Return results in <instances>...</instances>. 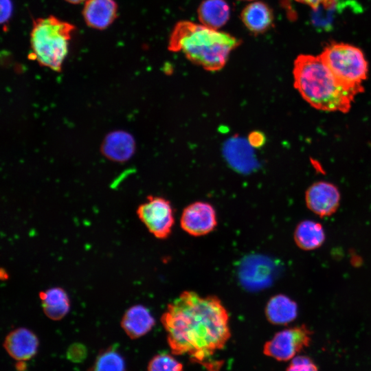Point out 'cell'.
I'll use <instances>...</instances> for the list:
<instances>
[{"instance_id":"7402d4cb","label":"cell","mask_w":371,"mask_h":371,"mask_svg":"<svg viewBox=\"0 0 371 371\" xmlns=\"http://www.w3.org/2000/svg\"><path fill=\"white\" fill-rule=\"evenodd\" d=\"M86 356V348L79 344H73L67 352V358L74 362H80L85 359Z\"/></svg>"},{"instance_id":"603a6c76","label":"cell","mask_w":371,"mask_h":371,"mask_svg":"<svg viewBox=\"0 0 371 371\" xmlns=\"http://www.w3.org/2000/svg\"><path fill=\"white\" fill-rule=\"evenodd\" d=\"M300 3L309 5L313 9H317L320 6L329 8L335 2V0H295Z\"/></svg>"},{"instance_id":"4316f807","label":"cell","mask_w":371,"mask_h":371,"mask_svg":"<svg viewBox=\"0 0 371 371\" xmlns=\"http://www.w3.org/2000/svg\"><path fill=\"white\" fill-rule=\"evenodd\" d=\"M245 1H251V0H245Z\"/></svg>"},{"instance_id":"5bb4252c","label":"cell","mask_w":371,"mask_h":371,"mask_svg":"<svg viewBox=\"0 0 371 371\" xmlns=\"http://www.w3.org/2000/svg\"><path fill=\"white\" fill-rule=\"evenodd\" d=\"M265 313L271 324L287 325L297 317L298 306L297 303L287 295L278 294L269 299Z\"/></svg>"},{"instance_id":"d4e9b609","label":"cell","mask_w":371,"mask_h":371,"mask_svg":"<svg viewBox=\"0 0 371 371\" xmlns=\"http://www.w3.org/2000/svg\"><path fill=\"white\" fill-rule=\"evenodd\" d=\"M248 142L254 147H260L265 142L264 135L260 132H253L249 134Z\"/></svg>"},{"instance_id":"d6986e66","label":"cell","mask_w":371,"mask_h":371,"mask_svg":"<svg viewBox=\"0 0 371 371\" xmlns=\"http://www.w3.org/2000/svg\"><path fill=\"white\" fill-rule=\"evenodd\" d=\"M91 371H125V361L117 351L109 348L98 356Z\"/></svg>"},{"instance_id":"ba28073f","label":"cell","mask_w":371,"mask_h":371,"mask_svg":"<svg viewBox=\"0 0 371 371\" xmlns=\"http://www.w3.org/2000/svg\"><path fill=\"white\" fill-rule=\"evenodd\" d=\"M180 225L191 236H200L207 234L217 225L216 211L208 203L194 202L183 210Z\"/></svg>"},{"instance_id":"277c9868","label":"cell","mask_w":371,"mask_h":371,"mask_svg":"<svg viewBox=\"0 0 371 371\" xmlns=\"http://www.w3.org/2000/svg\"><path fill=\"white\" fill-rule=\"evenodd\" d=\"M74 30V25L54 16L34 19L30 32V56L40 65L60 71Z\"/></svg>"},{"instance_id":"3957f363","label":"cell","mask_w":371,"mask_h":371,"mask_svg":"<svg viewBox=\"0 0 371 371\" xmlns=\"http://www.w3.org/2000/svg\"><path fill=\"white\" fill-rule=\"evenodd\" d=\"M241 41L234 36L189 21L176 23L168 41V49L182 52L192 63L216 71L226 64L232 50Z\"/></svg>"},{"instance_id":"52a82bcc","label":"cell","mask_w":371,"mask_h":371,"mask_svg":"<svg viewBox=\"0 0 371 371\" xmlns=\"http://www.w3.org/2000/svg\"><path fill=\"white\" fill-rule=\"evenodd\" d=\"M137 215L155 238L165 239L170 234L175 219L172 205L167 199L148 196L137 207Z\"/></svg>"},{"instance_id":"7c38bea8","label":"cell","mask_w":371,"mask_h":371,"mask_svg":"<svg viewBox=\"0 0 371 371\" xmlns=\"http://www.w3.org/2000/svg\"><path fill=\"white\" fill-rule=\"evenodd\" d=\"M86 24L93 29L104 30L117 16V4L115 0H87L82 10Z\"/></svg>"},{"instance_id":"ffe728a7","label":"cell","mask_w":371,"mask_h":371,"mask_svg":"<svg viewBox=\"0 0 371 371\" xmlns=\"http://www.w3.org/2000/svg\"><path fill=\"white\" fill-rule=\"evenodd\" d=\"M183 364L168 354H158L148 363V371H183Z\"/></svg>"},{"instance_id":"2e32d148","label":"cell","mask_w":371,"mask_h":371,"mask_svg":"<svg viewBox=\"0 0 371 371\" xmlns=\"http://www.w3.org/2000/svg\"><path fill=\"white\" fill-rule=\"evenodd\" d=\"M240 18L245 27L254 34L263 33L271 26L273 15L270 8L262 1H254L245 6Z\"/></svg>"},{"instance_id":"ac0fdd59","label":"cell","mask_w":371,"mask_h":371,"mask_svg":"<svg viewBox=\"0 0 371 371\" xmlns=\"http://www.w3.org/2000/svg\"><path fill=\"white\" fill-rule=\"evenodd\" d=\"M197 13L201 24L218 30L229 20L230 8L225 0H204Z\"/></svg>"},{"instance_id":"30bf717a","label":"cell","mask_w":371,"mask_h":371,"mask_svg":"<svg viewBox=\"0 0 371 371\" xmlns=\"http://www.w3.org/2000/svg\"><path fill=\"white\" fill-rule=\"evenodd\" d=\"M38 344V339L34 332L21 327L7 335L3 347L8 355L15 360L27 361L36 355Z\"/></svg>"},{"instance_id":"7a4b0ae2","label":"cell","mask_w":371,"mask_h":371,"mask_svg":"<svg viewBox=\"0 0 371 371\" xmlns=\"http://www.w3.org/2000/svg\"><path fill=\"white\" fill-rule=\"evenodd\" d=\"M294 87L313 108L347 113L355 94L337 80L319 56L299 55L294 61Z\"/></svg>"},{"instance_id":"5b68a950","label":"cell","mask_w":371,"mask_h":371,"mask_svg":"<svg viewBox=\"0 0 371 371\" xmlns=\"http://www.w3.org/2000/svg\"><path fill=\"white\" fill-rule=\"evenodd\" d=\"M337 80L355 95L362 93L368 66L362 51L346 43H332L319 54Z\"/></svg>"},{"instance_id":"8fae6325","label":"cell","mask_w":371,"mask_h":371,"mask_svg":"<svg viewBox=\"0 0 371 371\" xmlns=\"http://www.w3.org/2000/svg\"><path fill=\"white\" fill-rule=\"evenodd\" d=\"M135 147V141L130 133L117 130L111 131L105 136L100 146V151L106 159L123 163L133 157Z\"/></svg>"},{"instance_id":"44dd1931","label":"cell","mask_w":371,"mask_h":371,"mask_svg":"<svg viewBox=\"0 0 371 371\" xmlns=\"http://www.w3.org/2000/svg\"><path fill=\"white\" fill-rule=\"evenodd\" d=\"M286 371H318L317 366L306 356H295Z\"/></svg>"},{"instance_id":"4fadbf2b","label":"cell","mask_w":371,"mask_h":371,"mask_svg":"<svg viewBox=\"0 0 371 371\" xmlns=\"http://www.w3.org/2000/svg\"><path fill=\"white\" fill-rule=\"evenodd\" d=\"M120 324L128 337L134 339L150 331L155 324V320L146 306L136 304L125 311Z\"/></svg>"},{"instance_id":"9a60e30c","label":"cell","mask_w":371,"mask_h":371,"mask_svg":"<svg viewBox=\"0 0 371 371\" xmlns=\"http://www.w3.org/2000/svg\"><path fill=\"white\" fill-rule=\"evenodd\" d=\"M39 298L44 314L50 319L60 320L69 311V295L61 287H52L43 291L39 293Z\"/></svg>"},{"instance_id":"e0dca14e","label":"cell","mask_w":371,"mask_h":371,"mask_svg":"<svg viewBox=\"0 0 371 371\" xmlns=\"http://www.w3.org/2000/svg\"><path fill=\"white\" fill-rule=\"evenodd\" d=\"M293 239L300 249L312 251L319 248L324 244L326 234L321 223L311 220H304L296 225Z\"/></svg>"},{"instance_id":"8992f818","label":"cell","mask_w":371,"mask_h":371,"mask_svg":"<svg viewBox=\"0 0 371 371\" xmlns=\"http://www.w3.org/2000/svg\"><path fill=\"white\" fill-rule=\"evenodd\" d=\"M312 335L304 324L284 329L265 344L263 352L278 361L292 359L309 346Z\"/></svg>"},{"instance_id":"484cf974","label":"cell","mask_w":371,"mask_h":371,"mask_svg":"<svg viewBox=\"0 0 371 371\" xmlns=\"http://www.w3.org/2000/svg\"><path fill=\"white\" fill-rule=\"evenodd\" d=\"M65 1L72 4H79L85 2L87 0H65Z\"/></svg>"},{"instance_id":"6da1fadb","label":"cell","mask_w":371,"mask_h":371,"mask_svg":"<svg viewBox=\"0 0 371 371\" xmlns=\"http://www.w3.org/2000/svg\"><path fill=\"white\" fill-rule=\"evenodd\" d=\"M229 319L216 296L202 297L185 291L168 304L161 322L173 355H187L208 371H218L222 363L214 361L212 357L231 337Z\"/></svg>"},{"instance_id":"9c48e42d","label":"cell","mask_w":371,"mask_h":371,"mask_svg":"<svg viewBox=\"0 0 371 371\" xmlns=\"http://www.w3.org/2000/svg\"><path fill=\"white\" fill-rule=\"evenodd\" d=\"M340 192L337 186L327 181L312 183L305 192V203L309 210L319 217L334 214L339 208Z\"/></svg>"},{"instance_id":"cb8c5ba5","label":"cell","mask_w":371,"mask_h":371,"mask_svg":"<svg viewBox=\"0 0 371 371\" xmlns=\"http://www.w3.org/2000/svg\"><path fill=\"white\" fill-rule=\"evenodd\" d=\"M12 5L10 0H1V22L6 23L11 16Z\"/></svg>"}]
</instances>
